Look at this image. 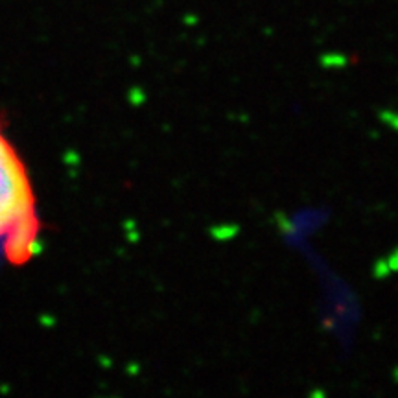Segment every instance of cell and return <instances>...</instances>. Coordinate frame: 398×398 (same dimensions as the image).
<instances>
[{
  "mask_svg": "<svg viewBox=\"0 0 398 398\" xmlns=\"http://www.w3.org/2000/svg\"><path fill=\"white\" fill-rule=\"evenodd\" d=\"M37 222L28 177L13 148L0 135V240L11 262H23L34 243Z\"/></svg>",
  "mask_w": 398,
  "mask_h": 398,
  "instance_id": "6da1fadb",
  "label": "cell"
}]
</instances>
